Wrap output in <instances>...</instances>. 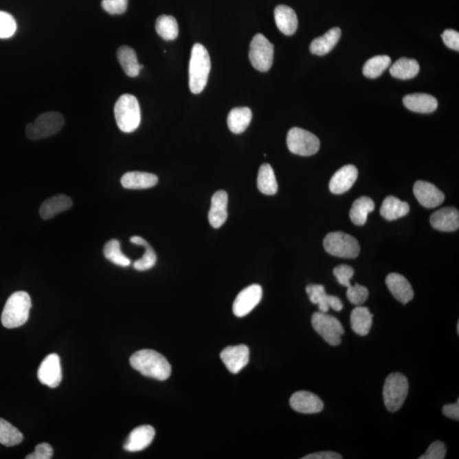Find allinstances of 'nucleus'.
<instances>
[{
	"instance_id": "obj_25",
	"label": "nucleus",
	"mask_w": 459,
	"mask_h": 459,
	"mask_svg": "<svg viewBox=\"0 0 459 459\" xmlns=\"http://www.w3.org/2000/svg\"><path fill=\"white\" fill-rule=\"evenodd\" d=\"M73 201L67 195H57L45 200L39 209L43 220H49L63 212L70 210Z\"/></svg>"
},
{
	"instance_id": "obj_28",
	"label": "nucleus",
	"mask_w": 459,
	"mask_h": 459,
	"mask_svg": "<svg viewBox=\"0 0 459 459\" xmlns=\"http://www.w3.org/2000/svg\"><path fill=\"white\" fill-rule=\"evenodd\" d=\"M372 317L374 315L368 310V308L357 306L351 312V328L358 335H368L372 328Z\"/></svg>"
},
{
	"instance_id": "obj_23",
	"label": "nucleus",
	"mask_w": 459,
	"mask_h": 459,
	"mask_svg": "<svg viewBox=\"0 0 459 459\" xmlns=\"http://www.w3.org/2000/svg\"><path fill=\"white\" fill-rule=\"evenodd\" d=\"M159 182L156 175L146 172H128L121 179V184L124 188L142 190L152 188Z\"/></svg>"
},
{
	"instance_id": "obj_45",
	"label": "nucleus",
	"mask_w": 459,
	"mask_h": 459,
	"mask_svg": "<svg viewBox=\"0 0 459 459\" xmlns=\"http://www.w3.org/2000/svg\"><path fill=\"white\" fill-rule=\"evenodd\" d=\"M444 44L454 50H459V34L458 32L453 30H447L444 31L442 35Z\"/></svg>"
},
{
	"instance_id": "obj_3",
	"label": "nucleus",
	"mask_w": 459,
	"mask_h": 459,
	"mask_svg": "<svg viewBox=\"0 0 459 459\" xmlns=\"http://www.w3.org/2000/svg\"><path fill=\"white\" fill-rule=\"evenodd\" d=\"M32 308L30 295L27 292L14 293L7 300L1 315V322L6 328H16L24 325L30 318Z\"/></svg>"
},
{
	"instance_id": "obj_4",
	"label": "nucleus",
	"mask_w": 459,
	"mask_h": 459,
	"mask_svg": "<svg viewBox=\"0 0 459 459\" xmlns=\"http://www.w3.org/2000/svg\"><path fill=\"white\" fill-rule=\"evenodd\" d=\"M114 116L117 127L124 133L137 130L142 121L141 107L135 96H121L114 107Z\"/></svg>"
},
{
	"instance_id": "obj_5",
	"label": "nucleus",
	"mask_w": 459,
	"mask_h": 459,
	"mask_svg": "<svg viewBox=\"0 0 459 459\" xmlns=\"http://www.w3.org/2000/svg\"><path fill=\"white\" fill-rule=\"evenodd\" d=\"M408 381L406 376L398 372L390 374L383 385V396L387 410L390 412L399 410L408 394Z\"/></svg>"
},
{
	"instance_id": "obj_18",
	"label": "nucleus",
	"mask_w": 459,
	"mask_h": 459,
	"mask_svg": "<svg viewBox=\"0 0 459 459\" xmlns=\"http://www.w3.org/2000/svg\"><path fill=\"white\" fill-rule=\"evenodd\" d=\"M155 437V429L150 425H142L132 430L124 445V450L135 453L146 449Z\"/></svg>"
},
{
	"instance_id": "obj_26",
	"label": "nucleus",
	"mask_w": 459,
	"mask_h": 459,
	"mask_svg": "<svg viewBox=\"0 0 459 459\" xmlns=\"http://www.w3.org/2000/svg\"><path fill=\"white\" fill-rule=\"evenodd\" d=\"M342 37V30L339 27H333L324 36L315 38L311 42L310 50L313 55L325 56L335 47Z\"/></svg>"
},
{
	"instance_id": "obj_21",
	"label": "nucleus",
	"mask_w": 459,
	"mask_h": 459,
	"mask_svg": "<svg viewBox=\"0 0 459 459\" xmlns=\"http://www.w3.org/2000/svg\"><path fill=\"white\" fill-rule=\"evenodd\" d=\"M228 195L225 191L215 192L211 200L209 221L212 227H222L227 220Z\"/></svg>"
},
{
	"instance_id": "obj_39",
	"label": "nucleus",
	"mask_w": 459,
	"mask_h": 459,
	"mask_svg": "<svg viewBox=\"0 0 459 459\" xmlns=\"http://www.w3.org/2000/svg\"><path fill=\"white\" fill-rule=\"evenodd\" d=\"M16 21L10 14L0 12V38H12L16 34Z\"/></svg>"
},
{
	"instance_id": "obj_16",
	"label": "nucleus",
	"mask_w": 459,
	"mask_h": 459,
	"mask_svg": "<svg viewBox=\"0 0 459 459\" xmlns=\"http://www.w3.org/2000/svg\"><path fill=\"white\" fill-rule=\"evenodd\" d=\"M289 403L293 410L300 414H318L324 407L320 398L309 392H298L293 394Z\"/></svg>"
},
{
	"instance_id": "obj_19",
	"label": "nucleus",
	"mask_w": 459,
	"mask_h": 459,
	"mask_svg": "<svg viewBox=\"0 0 459 459\" xmlns=\"http://www.w3.org/2000/svg\"><path fill=\"white\" fill-rule=\"evenodd\" d=\"M432 227L440 232H451L459 227V213L455 208L447 207L436 211L429 219Z\"/></svg>"
},
{
	"instance_id": "obj_15",
	"label": "nucleus",
	"mask_w": 459,
	"mask_h": 459,
	"mask_svg": "<svg viewBox=\"0 0 459 459\" xmlns=\"http://www.w3.org/2000/svg\"><path fill=\"white\" fill-rule=\"evenodd\" d=\"M307 295H309L311 303L317 304L319 310L327 313L329 308L335 311L343 310V303L339 298L328 295L325 291L324 286L311 284L306 288Z\"/></svg>"
},
{
	"instance_id": "obj_37",
	"label": "nucleus",
	"mask_w": 459,
	"mask_h": 459,
	"mask_svg": "<svg viewBox=\"0 0 459 459\" xmlns=\"http://www.w3.org/2000/svg\"><path fill=\"white\" fill-rule=\"evenodd\" d=\"M103 254L107 260L118 267H127L131 265V260L122 252L120 243L116 239L110 240L106 243Z\"/></svg>"
},
{
	"instance_id": "obj_7",
	"label": "nucleus",
	"mask_w": 459,
	"mask_h": 459,
	"mask_svg": "<svg viewBox=\"0 0 459 459\" xmlns=\"http://www.w3.org/2000/svg\"><path fill=\"white\" fill-rule=\"evenodd\" d=\"M64 123L65 120L60 113H45L39 115L34 123L27 125L26 135L32 141L48 138L62 130Z\"/></svg>"
},
{
	"instance_id": "obj_2",
	"label": "nucleus",
	"mask_w": 459,
	"mask_h": 459,
	"mask_svg": "<svg viewBox=\"0 0 459 459\" xmlns=\"http://www.w3.org/2000/svg\"><path fill=\"white\" fill-rule=\"evenodd\" d=\"M210 69L209 52L203 45L195 44L189 63V87L193 94H200L205 89Z\"/></svg>"
},
{
	"instance_id": "obj_38",
	"label": "nucleus",
	"mask_w": 459,
	"mask_h": 459,
	"mask_svg": "<svg viewBox=\"0 0 459 459\" xmlns=\"http://www.w3.org/2000/svg\"><path fill=\"white\" fill-rule=\"evenodd\" d=\"M23 440V435L15 426L5 419L0 418V444L5 447H14Z\"/></svg>"
},
{
	"instance_id": "obj_27",
	"label": "nucleus",
	"mask_w": 459,
	"mask_h": 459,
	"mask_svg": "<svg viewBox=\"0 0 459 459\" xmlns=\"http://www.w3.org/2000/svg\"><path fill=\"white\" fill-rule=\"evenodd\" d=\"M117 56L125 74L131 78L137 77L143 65L139 63L135 50L126 45L121 46L117 49Z\"/></svg>"
},
{
	"instance_id": "obj_9",
	"label": "nucleus",
	"mask_w": 459,
	"mask_h": 459,
	"mask_svg": "<svg viewBox=\"0 0 459 459\" xmlns=\"http://www.w3.org/2000/svg\"><path fill=\"white\" fill-rule=\"evenodd\" d=\"M289 150L296 155L309 157L320 149V141L312 133L300 128H293L287 135Z\"/></svg>"
},
{
	"instance_id": "obj_13",
	"label": "nucleus",
	"mask_w": 459,
	"mask_h": 459,
	"mask_svg": "<svg viewBox=\"0 0 459 459\" xmlns=\"http://www.w3.org/2000/svg\"><path fill=\"white\" fill-rule=\"evenodd\" d=\"M221 358L225 367L232 374H238L249 363V347L243 346V344L228 346L222 350Z\"/></svg>"
},
{
	"instance_id": "obj_14",
	"label": "nucleus",
	"mask_w": 459,
	"mask_h": 459,
	"mask_svg": "<svg viewBox=\"0 0 459 459\" xmlns=\"http://www.w3.org/2000/svg\"><path fill=\"white\" fill-rule=\"evenodd\" d=\"M414 193L418 203L427 209H434L442 205L445 200V195L442 191L432 183L424 181L415 183Z\"/></svg>"
},
{
	"instance_id": "obj_29",
	"label": "nucleus",
	"mask_w": 459,
	"mask_h": 459,
	"mask_svg": "<svg viewBox=\"0 0 459 459\" xmlns=\"http://www.w3.org/2000/svg\"><path fill=\"white\" fill-rule=\"evenodd\" d=\"M410 211V207L407 203L396 197L389 196L383 202L380 214L387 221H394L406 216Z\"/></svg>"
},
{
	"instance_id": "obj_12",
	"label": "nucleus",
	"mask_w": 459,
	"mask_h": 459,
	"mask_svg": "<svg viewBox=\"0 0 459 459\" xmlns=\"http://www.w3.org/2000/svg\"><path fill=\"white\" fill-rule=\"evenodd\" d=\"M38 378L43 385L56 388L63 379L62 366L58 355L49 354L39 366Z\"/></svg>"
},
{
	"instance_id": "obj_22",
	"label": "nucleus",
	"mask_w": 459,
	"mask_h": 459,
	"mask_svg": "<svg viewBox=\"0 0 459 459\" xmlns=\"http://www.w3.org/2000/svg\"><path fill=\"white\" fill-rule=\"evenodd\" d=\"M403 104L408 110L418 113H432L438 107V102L434 96L421 93L405 96Z\"/></svg>"
},
{
	"instance_id": "obj_36",
	"label": "nucleus",
	"mask_w": 459,
	"mask_h": 459,
	"mask_svg": "<svg viewBox=\"0 0 459 459\" xmlns=\"http://www.w3.org/2000/svg\"><path fill=\"white\" fill-rule=\"evenodd\" d=\"M392 64V59L388 56H377L372 57L363 67V74L368 78H377L381 76L383 71Z\"/></svg>"
},
{
	"instance_id": "obj_6",
	"label": "nucleus",
	"mask_w": 459,
	"mask_h": 459,
	"mask_svg": "<svg viewBox=\"0 0 459 459\" xmlns=\"http://www.w3.org/2000/svg\"><path fill=\"white\" fill-rule=\"evenodd\" d=\"M324 249L333 256L355 259L360 253V245L354 236L342 232L329 233L325 236Z\"/></svg>"
},
{
	"instance_id": "obj_20",
	"label": "nucleus",
	"mask_w": 459,
	"mask_h": 459,
	"mask_svg": "<svg viewBox=\"0 0 459 459\" xmlns=\"http://www.w3.org/2000/svg\"><path fill=\"white\" fill-rule=\"evenodd\" d=\"M387 288L392 295L403 304H407L414 299V293L410 282L403 275L390 273L386 278Z\"/></svg>"
},
{
	"instance_id": "obj_40",
	"label": "nucleus",
	"mask_w": 459,
	"mask_h": 459,
	"mask_svg": "<svg viewBox=\"0 0 459 459\" xmlns=\"http://www.w3.org/2000/svg\"><path fill=\"white\" fill-rule=\"evenodd\" d=\"M347 289L346 295L351 304H355V306H361L367 301L369 293L366 287L356 284L350 286Z\"/></svg>"
},
{
	"instance_id": "obj_8",
	"label": "nucleus",
	"mask_w": 459,
	"mask_h": 459,
	"mask_svg": "<svg viewBox=\"0 0 459 459\" xmlns=\"http://www.w3.org/2000/svg\"><path fill=\"white\" fill-rule=\"evenodd\" d=\"M311 324L315 331L330 346H337L342 343V336L344 330L336 317L324 312H315L312 315Z\"/></svg>"
},
{
	"instance_id": "obj_11",
	"label": "nucleus",
	"mask_w": 459,
	"mask_h": 459,
	"mask_svg": "<svg viewBox=\"0 0 459 459\" xmlns=\"http://www.w3.org/2000/svg\"><path fill=\"white\" fill-rule=\"evenodd\" d=\"M262 295V288L260 285L247 287L236 296L233 303V313L238 317H245L259 304Z\"/></svg>"
},
{
	"instance_id": "obj_30",
	"label": "nucleus",
	"mask_w": 459,
	"mask_h": 459,
	"mask_svg": "<svg viewBox=\"0 0 459 459\" xmlns=\"http://www.w3.org/2000/svg\"><path fill=\"white\" fill-rule=\"evenodd\" d=\"M252 120V111L249 107H236L229 113L227 124L229 130L239 135L245 132Z\"/></svg>"
},
{
	"instance_id": "obj_10",
	"label": "nucleus",
	"mask_w": 459,
	"mask_h": 459,
	"mask_svg": "<svg viewBox=\"0 0 459 459\" xmlns=\"http://www.w3.org/2000/svg\"><path fill=\"white\" fill-rule=\"evenodd\" d=\"M249 56L252 66L265 73L273 64L274 45L263 34H256L250 43Z\"/></svg>"
},
{
	"instance_id": "obj_32",
	"label": "nucleus",
	"mask_w": 459,
	"mask_h": 459,
	"mask_svg": "<svg viewBox=\"0 0 459 459\" xmlns=\"http://www.w3.org/2000/svg\"><path fill=\"white\" fill-rule=\"evenodd\" d=\"M374 203L370 197H361L355 201L350 211V218L352 223L363 225L368 221V214L374 210Z\"/></svg>"
},
{
	"instance_id": "obj_44",
	"label": "nucleus",
	"mask_w": 459,
	"mask_h": 459,
	"mask_svg": "<svg viewBox=\"0 0 459 459\" xmlns=\"http://www.w3.org/2000/svg\"><path fill=\"white\" fill-rule=\"evenodd\" d=\"M53 456V449L48 443H41L36 446L33 454L27 455V459H49Z\"/></svg>"
},
{
	"instance_id": "obj_47",
	"label": "nucleus",
	"mask_w": 459,
	"mask_h": 459,
	"mask_svg": "<svg viewBox=\"0 0 459 459\" xmlns=\"http://www.w3.org/2000/svg\"><path fill=\"white\" fill-rule=\"evenodd\" d=\"M303 459H342V455L335 453V451H321V453H315L307 455L303 457Z\"/></svg>"
},
{
	"instance_id": "obj_43",
	"label": "nucleus",
	"mask_w": 459,
	"mask_h": 459,
	"mask_svg": "<svg viewBox=\"0 0 459 459\" xmlns=\"http://www.w3.org/2000/svg\"><path fill=\"white\" fill-rule=\"evenodd\" d=\"M447 448L440 442L433 443L427 449L426 453L419 459H443L446 456Z\"/></svg>"
},
{
	"instance_id": "obj_35",
	"label": "nucleus",
	"mask_w": 459,
	"mask_h": 459,
	"mask_svg": "<svg viewBox=\"0 0 459 459\" xmlns=\"http://www.w3.org/2000/svg\"><path fill=\"white\" fill-rule=\"evenodd\" d=\"M155 27L157 34L164 41H172L178 37L179 26L174 16L163 15L157 17Z\"/></svg>"
},
{
	"instance_id": "obj_24",
	"label": "nucleus",
	"mask_w": 459,
	"mask_h": 459,
	"mask_svg": "<svg viewBox=\"0 0 459 459\" xmlns=\"http://www.w3.org/2000/svg\"><path fill=\"white\" fill-rule=\"evenodd\" d=\"M274 16L276 24L283 34L291 36L295 34L298 17L295 10L287 5H278L276 7Z\"/></svg>"
},
{
	"instance_id": "obj_17",
	"label": "nucleus",
	"mask_w": 459,
	"mask_h": 459,
	"mask_svg": "<svg viewBox=\"0 0 459 459\" xmlns=\"http://www.w3.org/2000/svg\"><path fill=\"white\" fill-rule=\"evenodd\" d=\"M358 170L354 165H346L333 175L329 189L333 194L339 195L349 191L357 180Z\"/></svg>"
},
{
	"instance_id": "obj_34",
	"label": "nucleus",
	"mask_w": 459,
	"mask_h": 459,
	"mask_svg": "<svg viewBox=\"0 0 459 459\" xmlns=\"http://www.w3.org/2000/svg\"><path fill=\"white\" fill-rule=\"evenodd\" d=\"M131 242L134 245L145 247L144 256L141 259L136 260L134 263L135 270L144 271L152 269L157 262V256L152 247L144 238L141 236H135L131 238Z\"/></svg>"
},
{
	"instance_id": "obj_33",
	"label": "nucleus",
	"mask_w": 459,
	"mask_h": 459,
	"mask_svg": "<svg viewBox=\"0 0 459 459\" xmlns=\"http://www.w3.org/2000/svg\"><path fill=\"white\" fill-rule=\"evenodd\" d=\"M419 69L421 67L417 60L403 57L393 64L390 73L394 78L407 80L417 76Z\"/></svg>"
},
{
	"instance_id": "obj_42",
	"label": "nucleus",
	"mask_w": 459,
	"mask_h": 459,
	"mask_svg": "<svg viewBox=\"0 0 459 459\" xmlns=\"http://www.w3.org/2000/svg\"><path fill=\"white\" fill-rule=\"evenodd\" d=\"M333 274H335L340 285L349 288L351 286L350 280L353 278L355 271L349 265H340L339 267L335 268Z\"/></svg>"
},
{
	"instance_id": "obj_41",
	"label": "nucleus",
	"mask_w": 459,
	"mask_h": 459,
	"mask_svg": "<svg viewBox=\"0 0 459 459\" xmlns=\"http://www.w3.org/2000/svg\"><path fill=\"white\" fill-rule=\"evenodd\" d=\"M102 6L110 15H121L126 12L128 0H102Z\"/></svg>"
},
{
	"instance_id": "obj_1",
	"label": "nucleus",
	"mask_w": 459,
	"mask_h": 459,
	"mask_svg": "<svg viewBox=\"0 0 459 459\" xmlns=\"http://www.w3.org/2000/svg\"><path fill=\"white\" fill-rule=\"evenodd\" d=\"M131 367L146 377L164 381L170 377L172 369L162 355L153 350L137 351L131 357Z\"/></svg>"
},
{
	"instance_id": "obj_31",
	"label": "nucleus",
	"mask_w": 459,
	"mask_h": 459,
	"mask_svg": "<svg viewBox=\"0 0 459 459\" xmlns=\"http://www.w3.org/2000/svg\"><path fill=\"white\" fill-rule=\"evenodd\" d=\"M257 186L260 192L265 195H275L278 191L277 179H276L273 168L270 164L261 165L258 174Z\"/></svg>"
},
{
	"instance_id": "obj_46",
	"label": "nucleus",
	"mask_w": 459,
	"mask_h": 459,
	"mask_svg": "<svg viewBox=\"0 0 459 459\" xmlns=\"http://www.w3.org/2000/svg\"><path fill=\"white\" fill-rule=\"evenodd\" d=\"M443 412L447 417L458 421L459 419V403L458 400L456 403L448 404L443 408Z\"/></svg>"
}]
</instances>
